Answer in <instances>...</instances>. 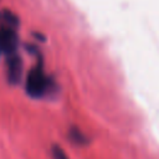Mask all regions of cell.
Masks as SVG:
<instances>
[{
    "instance_id": "cell-1",
    "label": "cell",
    "mask_w": 159,
    "mask_h": 159,
    "mask_svg": "<svg viewBox=\"0 0 159 159\" xmlns=\"http://www.w3.org/2000/svg\"><path fill=\"white\" fill-rule=\"evenodd\" d=\"M17 25V16L14 12L9 10L0 12V53L6 56L15 53L19 42L16 32Z\"/></svg>"
},
{
    "instance_id": "cell-2",
    "label": "cell",
    "mask_w": 159,
    "mask_h": 159,
    "mask_svg": "<svg viewBox=\"0 0 159 159\" xmlns=\"http://www.w3.org/2000/svg\"><path fill=\"white\" fill-rule=\"evenodd\" d=\"M50 81L47 76L45 75V71L41 65L35 66L30 70L26 77V92L32 98H41L46 96V92L48 91Z\"/></svg>"
},
{
    "instance_id": "cell-3",
    "label": "cell",
    "mask_w": 159,
    "mask_h": 159,
    "mask_svg": "<svg viewBox=\"0 0 159 159\" xmlns=\"http://www.w3.org/2000/svg\"><path fill=\"white\" fill-rule=\"evenodd\" d=\"M7 63V78L11 83H17L21 78V73H22V62L21 58L16 55L12 53L10 56H7L6 60Z\"/></svg>"
},
{
    "instance_id": "cell-4",
    "label": "cell",
    "mask_w": 159,
    "mask_h": 159,
    "mask_svg": "<svg viewBox=\"0 0 159 159\" xmlns=\"http://www.w3.org/2000/svg\"><path fill=\"white\" fill-rule=\"evenodd\" d=\"M70 138L73 143H77L80 145H83L87 143V139H86V135L76 127H72L71 130H70Z\"/></svg>"
},
{
    "instance_id": "cell-5",
    "label": "cell",
    "mask_w": 159,
    "mask_h": 159,
    "mask_svg": "<svg viewBox=\"0 0 159 159\" xmlns=\"http://www.w3.org/2000/svg\"><path fill=\"white\" fill-rule=\"evenodd\" d=\"M52 157H53V159H70L68 155L66 154V152L57 144L52 145Z\"/></svg>"
}]
</instances>
